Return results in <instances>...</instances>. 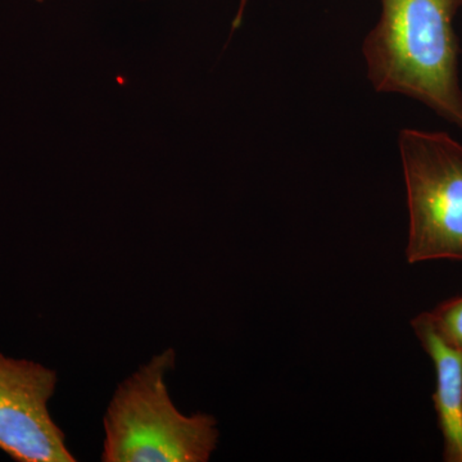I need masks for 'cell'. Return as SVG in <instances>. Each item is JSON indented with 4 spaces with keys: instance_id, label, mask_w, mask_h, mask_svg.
Here are the masks:
<instances>
[{
    "instance_id": "6da1fadb",
    "label": "cell",
    "mask_w": 462,
    "mask_h": 462,
    "mask_svg": "<svg viewBox=\"0 0 462 462\" xmlns=\"http://www.w3.org/2000/svg\"><path fill=\"white\" fill-rule=\"evenodd\" d=\"M462 0H382L364 42L367 75L379 93L419 100L462 130L455 17Z\"/></svg>"
},
{
    "instance_id": "52a82bcc",
    "label": "cell",
    "mask_w": 462,
    "mask_h": 462,
    "mask_svg": "<svg viewBox=\"0 0 462 462\" xmlns=\"http://www.w3.org/2000/svg\"><path fill=\"white\" fill-rule=\"evenodd\" d=\"M247 2H248V0H240L238 14H236V18H234L233 32H234V30L238 29V27L240 26V23H242V18H243V14H245V5H247Z\"/></svg>"
},
{
    "instance_id": "5b68a950",
    "label": "cell",
    "mask_w": 462,
    "mask_h": 462,
    "mask_svg": "<svg viewBox=\"0 0 462 462\" xmlns=\"http://www.w3.org/2000/svg\"><path fill=\"white\" fill-rule=\"evenodd\" d=\"M411 327L436 369L433 402L443 437V460L462 462V351L438 336L428 312L416 316Z\"/></svg>"
},
{
    "instance_id": "8992f818",
    "label": "cell",
    "mask_w": 462,
    "mask_h": 462,
    "mask_svg": "<svg viewBox=\"0 0 462 462\" xmlns=\"http://www.w3.org/2000/svg\"><path fill=\"white\" fill-rule=\"evenodd\" d=\"M428 316L438 336L462 351V296L439 303Z\"/></svg>"
},
{
    "instance_id": "277c9868",
    "label": "cell",
    "mask_w": 462,
    "mask_h": 462,
    "mask_svg": "<svg viewBox=\"0 0 462 462\" xmlns=\"http://www.w3.org/2000/svg\"><path fill=\"white\" fill-rule=\"evenodd\" d=\"M57 373L0 354V449L18 462H74L48 402Z\"/></svg>"
},
{
    "instance_id": "7a4b0ae2",
    "label": "cell",
    "mask_w": 462,
    "mask_h": 462,
    "mask_svg": "<svg viewBox=\"0 0 462 462\" xmlns=\"http://www.w3.org/2000/svg\"><path fill=\"white\" fill-rule=\"evenodd\" d=\"M175 365L166 349L118 385L103 419L105 462H207L217 446V421L182 415L165 378Z\"/></svg>"
},
{
    "instance_id": "3957f363",
    "label": "cell",
    "mask_w": 462,
    "mask_h": 462,
    "mask_svg": "<svg viewBox=\"0 0 462 462\" xmlns=\"http://www.w3.org/2000/svg\"><path fill=\"white\" fill-rule=\"evenodd\" d=\"M410 263L462 261V145L447 133L403 129L398 138Z\"/></svg>"
}]
</instances>
